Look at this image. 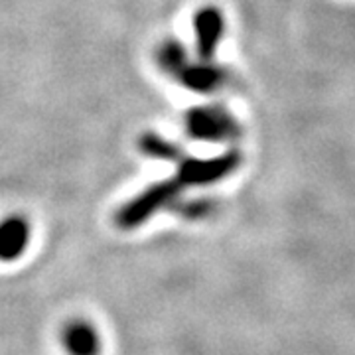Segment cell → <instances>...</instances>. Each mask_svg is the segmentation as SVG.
<instances>
[{"label": "cell", "mask_w": 355, "mask_h": 355, "mask_svg": "<svg viewBox=\"0 0 355 355\" xmlns=\"http://www.w3.org/2000/svg\"><path fill=\"white\" fill-rule=\"evenodd\" d=\"M156 62H158V65L164 69L166 73L176 77L180 73V69L188 64L190 60H188L186 48L178 40H166L156 50Z\"/></svg>", "instance_id": "ba28073f"}, {"label": "cell", "mask_w": 355, "mask_h": 355, "mask_svg": "<svg viewBox=\"0 0 355 355\" xmlns=\"http://www.w3.org/2000/svg\"><path fill=\"white\" fill-rule=\"evenodd\" d=\"M174 79L186 89L205 95V93H214L225 83V71L211 62H200V64L188 62Z\"/></svg>", "instance_id": "5b68a950"}, {"label": "cell", "mask_w": 355, "mask_h": 355, "mask_svg": "<svg viewBox=\"0 0 355 355\" xmlns=\"http://www.w3.org/2000/svg\"><path fill=\"white\" fill-rule=\"evenodd\" d=\"M140 153L153 158H160V160H182V150L180 146L172 144L170 140L162 139L156 132H146L142 135L139 140Z\"/></svg>", "instance_id": "9c48e42d"}, {"label": "cell", "mask_w": 355, "mask_h": 355, "mask_svg": "<svg viewBox=\"0 0 355 355\" xmlns=\"http://www.w3.org/2000/svg\"><path fill=\"white\" fill-rule=\"evenodd\" d=\"M64 343L71 355H99L101 340L87 322H71L64 331Z\"/></svg>", "instance_id": "8992f818"}, {"label": "cell", "mask_w": 355, "mask_h": 355, "mask_svg": "<svg viewBox=\"0 0 355 355\" xmlns=\"http://www.w3.org/2000/svg\"><path fill=\"white\" fill-rule=\"evenodd\" d=\"M30 229L22 217H10L2 223L0 231V257L2 261H12L24 253Z\"/></svg>", "instance_id": "52a82bcc"}, {"label": "cell", "mask_w": 355, "mask_h": 355, "mask_svg": "<svg viewBox=\"0 0 355 355\" xmlns=\"http://www.w3.org/2000/svg\"><path fill=\"white\" fill-rule=\"evenodd\" d=\"M186 132L202 142H229L241 135V127L223 107H198L186 114Z\"/></svg>", "instance_id": "7a4b0ae2"}, {"label": "cell", "mask_w": 355, "mask_h": 355, "mask_svg": "<svg viewBox=\"0 0 355 355\" xmlns=\"http://www.w3.org/2000/svg\"><path fill=\"white\" fill-rule=\"evenodd\" d=\"M182 190H186V188L176 176L162 180V182H156L150 188H146L135 200H130L119 209L116 225L121 229L139 227L144 221H148L156 211L170 207L172 203L176 202Z\"/></svg>", "instance_id": "6da1fadb"}, {"label": "cell", "mask_w": 355, "mask_h": 355, "mask_svg": "<svg viewBox=\"0 0 355 355\" xmlns=\"http://www.w3.org/2000/svg\"><path fill=\"white\" fill-rule=\"evenodd\" d=\"M193 28H196V46H198V55L202 62H211L216 53L219 40L223 36L225 20L223 14L217 10L216 6H205L193 18Z\"/></svg>", "instance_id": "277c9868"}, {"label": "cell", "mask_w": 355, "mask_h": 355, "mask_svg": "<svg viewBox=\"0 0 355 355\" xmlns=\"http://www.w3.org/2000/svg\"><path fill=\"white\" fill-rule=\"evenodd\" d=\"M239 164H241V154L237 150H231L216 158H184L180 160L176 178L184 184V188L207 186L233 174Z\"/></svg>", "instance_id": "3957f363"}]
</instances>
